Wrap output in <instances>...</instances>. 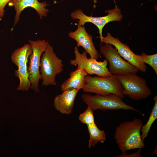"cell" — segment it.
<instances>
[{
	"instance_id": "19",
	"label": "cell",
	"mask_w": 157,
	"mask_h": 157,
	"mask_svg": "<svg viewBox=\"0 0 157 157\" xmlns=\"http://www.w3.org/2000/svg\"><path fill=\"white\" fill-rule=\"evenodd\" d=\"M94 112L92 108L90 106H88L85 111L79 115V120L83 124H86L87 125L95 123Z\"/></svg>"
},
{
	"instance_id": "3",
	"label": "cell",
	"mask_w": 157,
	"mask_h": 157,
	"mask_svg": "<svg viewBox=\"0 0 157 157\" xmlns=\"http://www.w3.org/2000/svg\"><path fill=\"white\" fill-rule=\"evenodd\" d=\"M83 102L90 106L94 111L97 110L104 111L123 109L131 110L144 115L133 106L125 103L120 96L114 94L101 95L95 94L94 95L85 93L81 96Z\"/></svg>"
},
{
	"instance_id": "21",
	"label": "cell",
	"mask_w": 157,
	"mask_h": 157,
	"mask_svg": "<svg viewBox=\"0 0 157 157\" xmlns=\"http://www.w3.org/2000/svg\"><path fill=\"white\" fill-rule=\"evenodd\" d=\"M142 149H139L138 151L130 154H127L126 153H122L120 155L116 157H141V151Z\"/></svg>"
},
{
	"instance_id": "10",
	"label": "cell",
	"mask_w": 157,
	"mask_h": 157,
	"mask_svg": "<svg viewBox=\"0 0 157 157\" xmlns=\"http://www.w3.org/2000/svg\"><path fill=\"white\" fill-rule=\"evenodd\" d=\"M100 41L105 44H110L114 46L121 56L138 68L139 70L144 73L146 72L147 66L140 55L135 54L129 46L122 43L119 38L114 37L110 33H108L105 37L103 36Z\"/></svg>"
},
{
	"instance_id": "16",
	"label": "cell",
	"mask_w": 157,
	"mask_h": 157,
	"mask_svg": "<svg viewBox=\"0 0 157 157\" xmlns=\"http://www.w3.org/2000/svg\"><path fill=\"white\" fill-rule=\"evenodd\" d=\"M87 126L90 136L89 148L94 147L98 142L103 143L105 142L106 139V133L104 131L98 128L95 122Z\"/></svg>"
},
{
	"instance_id": "1",
	"label": "cell",
	"mask_w": 157,
	"mask_h": 157,
	"mask_svg": "<svg viewBox=\"0 0 157 157\" xmlns=\"http://www.w3.org/2000/svg\"><path fill=\"white\" fill-rule=\"evenodd\" d=\"M143 124L140 119L135 118L131 121H127L121 123L116 127L114 137L122 153L144 147L140 134Z\"/></svg>"
},
{
	"instance_id": "20",
	"label": "cell",
	"mask_w": 157,
	"mask_h": 157,
	"mask_svg": "<svg viewBox=\"0 0 157 157\" xmlns=\"http://www.w3.org/2000/svg\"><path fill=\"white\" fill-rule=\"evenodd\" d=\"M140 56L145 64L149 65L157 74V54L148 55L142 53Z\"/></svg>"
},
{
	"instance_id": "7",
	"label": "cell",
	"mask_w": 157,
	"mask_h": 157,
	"mask_svg": "<svg viewBox=\"0 0 157 157\" xmlns=\"http://www.w3.org/2000/svg\"><path fill=\"white\" fill-rule=\"evenodd\" d=\"M74 52L75 58L70 60L71 65L79 66L84 70L88 75L95 74L103 77H109L112 75L108 70L107 67L108 62L106 60L99 62L94 58H88L87 52L83 51L82 53H80L76 46L74 47Z\"/></svg>"
},
{
	"instance_id": "14",
	"label": "cell",
	"mask_w": 157,
	"mask_h": 157,
	"mask_svg": "<svg viewBox=\"0 0 157 157\" xmlns=\"http://www.w3.org/2000/svg\"><path fill=\"white\" fill-rule=\"evenodd\" d=\"M75 71L71 72L70 77L61 85V91L63 92L70 88L79 90L83 89L85 85V76L88 75L86 72L79 66Z\"/></svg>"
},
{
	"instance_id": "13",
	"label": "cell",
	"mask_w": 157,
	"mask_h": 157,
	"mask_svg": "<svg viewBox=\"0 0 157 157\" xmlns=\"http://www.w3.org/2000/svg\"><path fill=\"white\" fill-rule=\"evenodd\" d=\"M78 91L76 89L70 88L56 96L53 101L54 105L56 110L64 114L71 113Z\"/></svg>"
},
{
	"instance_id": "2",
	"label": "cell",
	"mask_w": 157,
	"mask_h": 157,
	"mask_svg": "<svg viewBox=\"0 0 157 157\" xmlns=\"http://www.w3.org/2000/svg\"><path fill=\"white\" fill-rule=\"evenodd\" d=\"M85 85L83 91L86 93H94L101 95L114 94L122 98L123 87L116 74L107 77L92 76L87 75L85 77Z\"/></svg>"
},
{
	"instance_id": "17",
	"label": "cell",
	"mask_w": 157,
	"mask_h": 157,
	"mask_svg": "<svg viewBox=\"0 0 157 157\" xmlns=\"http://www.w3.org/2000/svg\"><path fill=\"white\" fill-rule=\"evenodd\" d=\"M28 59L22 66L18 68L15 71L14 74L19 80V83L17 89L23 91H28L31 88V83L29 78L28 71Z\"/></svg>"
},
{
	"instance_id": "4",
	"label": "cell",
	"mask_w": 157,
	"mask_h": 157,
	"mask_svg": "<svg viewBox=\"0 0 157 157\" xmlns=\"http://www.w3.org/2000/svg\"><path fill=\"white\" fill-rule=\"evenodd\" d=\"M63 67L62 60L57 56L53 47L49 44L40 59V71L42 85H56V76L63 71Z\"/></svg>"
},
{
	"instance_id": "22",
	"label": "cell",
	"mask_w": 157,
	"mask_h": 157,
	"mask_svg": "<svg viewBox=\"0 0 157 157\" xmlns=\"http://www.w3.org/2000/svg\"><path fill=\"white\" fill-rule=\"evenodd\" d=\"M10 0H0V18H2L4 15V8Z\"/></svg>"
},
{
	"instance_id": "5",
	"label": "cell",
	"mask_w": 157,
	"mask_h": 157,
	"mask_svg": "<svg viewBox=\"0 0 157 157\" xmlns=\"http://www.w3.org/2000/svg\"><path fill=\"white\" fill-rule=\"evenodd\" d=\"M117 75L123 87L124 95L133 100H139L146 99L152 94L146 80L136 73L130 72Z\"/></svg>"
},
{
	"instance_id": "11",
	"label": "cell",
	"mask_w": 157,
	"mask_h": 157,
	"mask_svg": "<svg viewBox=\"0 0 157 157\" xmlns=\"http://www.w3.org/2000/svg\"><path fill=\"white\" fill-rule=\"evenodd\" d=\"M77 25L76 30L69 33V37L77 42L76 47H82L88 53L90 58L97 60L100 55L93 42L92 36L87 32L84 26L78 23Z\"/></svg>"
},
{
	"instance_id": "6",
	"label": "cell",
	"mask_w": 157,
	"mask_h": 157,
	"mask_svg": "<svg viewBox=\"0 0 157 157\" xmlns=\"http://www.w3.org/2000/svg\"><path fill=\"white\" fill-rule=\"evenodd\" d=\"M32 49V53L29 56L28 71L31 83V89L36 93L39 92V81L41 79L40 69L42 55L46 49L48 41L45 40L37 41L28 40Z\"/></svg>"
},
{
	"instance_id": "8",
	"label": "cell",
	"mask_w": 157,
	"mask_h": 157,
	"mask_svg": "<svg viewBox=\"0 0 157 157\" xmlns=\"http://www.w3.org/2000/svg\"><path fill=\"white\" fill-rule=\"evenodd\" d=\"M100 51L109 65L108 70L112 74L128 73L136 74L139 70L127 61L123 59L117 49L110 44H105L100 47Z\"/></svg>"
},
{
	"instance_id": "12",
	"label": "cell",
	"mask_w": 157,
	"mask_h": 157,
	"mask_svg": "<svg viewBox=\"0 0 157 157\" xmlns=\"http://www.w3.org/2000/svg\"><path fill=\"white\" fill-rule=\"evenodd\" d=\"M8 5L14 7L16 12L13 26L19 20L22 12L27 7H29L34 9L40 19L46 17L49 12V9L46 8L47 5L46 2H40L38 0H10Z\"/></svg>"
},
{
	"instance_id": "15",
	"label": "cell",
	"mask_w": 157,
	"mask_h": 157,
	"mask_svg": "<svg viewBox=\"0 0 157 157\" xmlns=\"http://www.w3.org/2000/svg\"><path fill=\"white\" fill-rule=\"evenodd\" d=\"M32 49L30 44H26L23 47L17 48L12 53L11 59L18 68L22 66L28 59L32 53Z\"/></svg>"
},
{
	"instance_id": "23",
	"label": "cell",
	"mask_w": 157,
	"mask_h": 157,
	"mask_svg": "<svg viewBox=\"0 0 157 157\" xmlns=\"http://www.w3.org/2000/svg\"><path fill=\"white\" fill-rule=\"evenodd\" d=\"M156 148L153 151V154H157V153L156 152V151H157V148H156Z\"/></svg>"
},
{
	"instance_id": "18",
	"label": "cell",
	"mask_w": 157,
	"mask_h": 157,
	"mask_svg": "<svg viewBox=\"0 0 157 157\" xmlns=\"http://www.w3.org/2000/svg\"><path fill=\"white\" fill-rule=\"evenodd\" d=\"M154 104L151 110L149 119L144 125H143L141 130V137L142 141L148 135L151 126L157 118V96L154 98Z\"/></svg>"
},
{
	"instance_id": "9",
	"label": "cell",
	"mask_w": 157,
	"mask_h": 157,
	"mask_svg": "<svg viewBox=\"0 0 157 157\" xmlns=\"http://www.w3.org/2000/svg\"><path fill=\"white\" fill-rule=\"evenodd\" d=\"M108 14L101 17H93L88 16L82 11L78 9L72 12L70 14L71 18L73 19H78V23L84 26L87 22H90L95 25L98 28L100 40L103 37L102 30L104 26L108 23L113 21H121L123 16L120 9L117 7L112 10L106 11Z\"/></svg>"
}]
</instances>
